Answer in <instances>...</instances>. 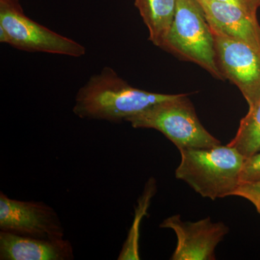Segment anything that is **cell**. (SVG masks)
<instances>
[{
    "mask_svg": "<svg viewBox=\"0 0 260 260\" xmlns=\"http://www.w3.org/2000/svg\"><path fill=\"white\" fill-rule=\"evenodd\" d=\"M233 196L241 197L250 202L260 214V181L239 184Z\"/></svg>",
    "mask_w": 260,
    "mask_h": 260,
    "instance_id": "5bb4252c",
    "label": "cell"
},
{
    "mask_svg": "<svg viewBox=\"0 0 260 260\" xmlns=\"http://www.w3.org/2000/svg\"><path fill=\"white\" fill-rule=\"evenodd\" d=\"M74 258L71 243L63 239H39L0 232L1 260H69Z\"/></svg>",
    "mask_w": 260,
    "mask_h": 260,
    "instance_id": "30bf717a",
    "label": "cell"
},
{
    "mask_svg": "<svg viewBox=\"0 0 260 260\" xmlns=\"http://www.w3.org/2000/svg\"><path fill=\"white\" fill-rule=\"evenodd\" d=\"M160 49L225 80L217 62L213 32L198 0H177L172 26Z\"/></svg>",
    "mask_w": 260,
    "mask_h": 260,
    "instance_id": "277c9868",
    "label": "cell"
},
{
    "mask_svg": "<svg viewBox=\"0 0 260 260\" xmlns=\"http://www.w3.org/2000/svg\"><path fill=\"white\" fill-rule=\"evenodd\" d=\"M228 145L237 149L245 158L260 151V100L249 108L247 114L240 121L237 134Z\"/></svg>",
    "mask_w": 260,
    "mask_h": 260,
    "instance_id": "7c38bea8",
    "label": "cell"
},
{
    "mask_svg": "<svg viewBox=\"0 0 260 260\" xmlns=\"http://www.w3.org/2000/svg\"><path fill=\"white\" fill-rule=\"evenodd\" d=\"M177 179L184 181L205 198L215 200L233 196L240 184L245 158L229 145L180 150Z\"/></svg>",
    "mask_w": 260,
    "mask_h": 260,
    "instance_id": "7a4b0ae2",
    "label": "cell"
},
{
    "mask_svg": "<svg viewBox=\"0 0 260 260\" xmlns=\"http://www.w3.org/2000/svg\"><path fill=\"white\" fill-rule=\"evenodd\" d=\"M177 0H135V5L148 28L149 40L159 48L169 31Z\"/></svg>",
    "mask_w": 260,
    "mask_h": 260,
    "instance_id": "8fae6325",
    "label": "cell"
},
{
    "mask_svg": "<svg viewBox=\"0 0 260 260\" xmlns=\"http://www.w3.org/2000/svg\"><path fill=\"white\" fill-rule=\"evenodd\" d=\"M0 7H12V8H21L19 0H0Z\"/></svg>",
    "mask_w": 260,
    "mask_h": 260,
    "instance_id": "2e32d148",
    "label": "cell"
},
{
    "mask_svg": "<svg viewBox=\"0 0 260 260\" xmlns=\"http://www.w3.org/2000/svg\"><path fill=\"white\" fill-rule=\"evenodd\" d=\"M0 230L39 239L64 238L61 220L49 205L43 202L12 199L2 191Z\"/></svg>",
    "mask_w": 260,
    "mask_h": 260,
    "instance_id": "52a82bcc",
    "label": "cell"
},
{
    "mask_svg": "<svg viewBox=\"0 0 260 260\" xmlns=\"http://www.w3.org/2000/svg\"><path fill=\"white\" fill-rule=\"evenodd\" d=\"M161 229H172L177 244L172 260H214L215 248L229 234V228L222 222H213L210 217L198 221H184L180 215L166 218Z\"/></svg>",
    "mask_w": 260,
    "mask_h": 260,
    "instance_id": "ba28073f",
    "label": "cell"
},
{
    "mask_svg": "<svg viewBox=\"0 0 260 260\" xmlns=\"http://www.w3.org/2000/svg\"><path fill=\"white\" fill-rule=\"evenodd\" d=\"M239 7L251 16L257 18V11L260 8V0H214Z\"/></svg>",
    "mask_w": 260,
    "mask_h": 260,
    "instance_id": "9a60e30c",
    "label": "cell"
},
{
    "mask_svg": "<svg viewBox=\"0 0 260 260\" xmlns=\"http://www.w3.org/2000/svg\"><path fill=\"white\" fill-rule=\"evenodd\" d=\"M177 95L152 93L134 88L120 78L115 70L106 67L90 77L79 89L73 112L81 119L118 123Z\"/></svg>",
    "mask_w": 260,
    "mask_h": 260,
    "instance_id": "6da1fadb",
    "label": "cell"
},
{
    "mask_svg": "<svg viewBox=\"0 0 260 260\" xmlns=\"http://www.w3.org/2000/svg\"><path fill=\"white\" fill-rule=\"evenodd\" d=\"M210 28L260 49V25L257 18L228 3L198 0Z\"/></svg>",
    "mask_w": 260,
    "mask_h": 260,
    "instance_id": "9c48e42d",
    "label": "cell"
},
{
    "mask_svg": "<svg viewBox=\"0 0 260 260\" xmlns=\"http://www.w3.org/2000/svg\"><path fill=\"white\" fill-rule=\"evenodd\" d=\"M0 28L6 34L7 44L20 50L73 57H80L86 52L79 43L29 18L22 8L0 7Z\"/></svg>",
    "mask_w": 260,
    "mask_h": 260,
    "instance_id": "5b68a950",
    "label": "cell"
},
{
    "mask_svg": "<svg viewBox=\"0 0 260 260\" xmlns=\"http://www.w3.org/2000/svg\"><path fill=\"white\" fill-rule=\"evenodd\" d=\"M211 31L224 78L239 89L249 108L254 107L260 100V49L213 29Z\"/></svg>",
    "mask_w": 260,
    "mask_h": 260,
    "instance_id": "8992f818",
    "label": "cell"
},
{
    "mask_svg": "<svg viewBox=\"0 0 260 260\" xmlns=\"http://www.w3.org/2000/svg\"><path fill=\"white\" fill-rule=\"evenodd\" d=\"M260 181V151L246 158L240 174V184Z\"/></svg>",
    "mask_w": 260,
    "mask_h": 260,
    "instance_id": "4fadbf2b",
    "label": "cell"
},
{
    "mask_svg": "<svg viewBox=\"0 0 260 260\" xmlns=\"http://www.w3.org/2000/svg\"><path fill=\"white\" fill-rule=\"evenodd\" d=\"M126 121L136 129L160 132L179 151L221 145L200 122L187 94H177L172 99L154 104Z\"/></svg>",
    "mask_w": 260,
    "mask_h": 260,
    "instance_id": "3957f363",
    "label": "cell"
}]
</instances>
